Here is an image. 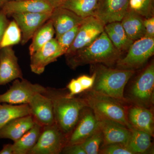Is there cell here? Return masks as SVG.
<instances>
[{"instance_id": "6da1fadb", "label": "cell", "mask_w": 154, "mask_h": 154, "mask_svg": "<svg viewBox=\"0 0 154 154\" xmlns=\"http://www.w3.org/2000/svg\"><path fill=\"white\" fill-rule=\"evenodd\" d=\"M122 54L104 30L90 45L66 56L68 65L75 69L87 64H102L110 66L121 58Z\"/></svg>"}, {"instance_id": "7a4b0ae2", "label": "cell", "mask_w": 154, "mask_h": 154, "mask_svg": "<svg viewBox=\"0 0 154 154\" xmlns=\"http://www.w3.org/2000/svg\"><path fill=\"white\" fill-rule=\"evenodd\" d=\"M42 94L52 101L55 123L68 137L76 125L82 111L87 107L85 102L82 98H69L66 94L54 88H46Z\"/></svg>"}, {"instance_id": "3957f363", "label": "cell", "mask_w": 154, "mask_h": 154, "mask_svg": "<svg viewBox=\"0 0 154 154\" xmlns=\"http://www.w3.org/2000/svg\"><path fill=\"white\" fill-rule=\"evenodd\" d=\"M96 79L90 90L99 94L126 102L125 98V88L135 71L132 70L113 69L102 64H94Z\"/></svg>"}, {"instance_id": "277c9868", "label": "cell", "mask_w": 154, "mask_h": 154, "mask_svg": "<svg viewBox=\"0 0 154 154\" xmlns=\"http://www.w3.org/2000/svg\"><path fill=\"white\" fill-rule=\"evenodd\" d=\"M82 98L99 119L113 120L129 129L131 128L128 119L127 110L122 105L124 102L91 90Z\"/></svg>"}, {"instance_id": "5b68a950", "label": "cell", "mask_w": 154, "mask_h": 154, "mask_svg": "<svg viewBox=\"0 0 154 154\" xmlns=\"http://www.w3.org/2000/svg\"><path fill=\"white\" fill-rule=\"evenodd\" d=\"M125 57L116 63L117 68L132 70L143 66L154 54V38L144 36L134 41Z\"/></svg>"}, {"instance_id": "8992f818", "label": "cell", "mask_w": 154, "mask_h": 154, "mask_svg": "<svg viewBox=\"0 0 154 154\" xmlns=\"http://www.w3.org/2000/svg\"><path fill=\"white\" fill-rule=\"evenodd\" d=\"M154 64H150L142 72L131 86L130 99L136 105L148 108L153 104Z\"/></svg>"}, {"instance_id": "52a82bcc", "label": "cell", "mask_w": 154, "mask_h": 154, "mask_svg": "<svg viewBox=\"0 0 154 154\" xmlns=\"http://www.w3.org/2000/svg\"><path fill=\"white\" fill-rule=\"evenodd\" d=\"M68 136L55 123L42 127L37 143L29 154H58L66 145Z\"/></svg>"}, {"instance_id": "ba28073f", "label": "cell", "mask_w": 154, "mask_h": 154, "mask_svg": "<svg viewBox=\"0 0 154 154\" xmlns=\"http://www.w3.org/2000/svg\"><path fill=\"white\" fill-rule=\"evenodd\" d=\"M46 88L38 84H33L25 79H17L7 92L0 94V103L12 105L28 104L37 93L43 94Z\"/></svg>"}, {"instance_id": "9c48e42d", "label": "cell", "mask_w": 154, "mask_h": 154, "mask_svg": "<svg viewBox=\"0 0 154 154\" xmlns=\"http://www.w3.org/2000/svg\"><path fill=\"white\" fill-rule=\"evenodd\" d=\"M105 25L102 21L94 16L84 19L74 41L65 55L71 54L90 45L105 30Z\"/></svg>"}, {"instance_id": "30bf717a", "label": "cell", "mask_w": 154, "mask_h": 154, "mask_svg": "<svg viewBox=\"0 0 154 154\" xmlns=\"http://www.w3.org/2000/svg\"><path fill=\"white\" fill-rule=\"evenodd\" d=\"M99 128V119L91 108L86 107L82 111L75 128L69 135L66 146L82 143Z\"/></svg>"}, {"instance_id": "8fae6325", "label": "cell", "mask_w": 154, "mask_h": 154, "mask_svg": "<svg viewBox=\"0 0 154 154\" xmlns=\"http://www.w3.org/2000/svg\"><path fill=\"white\" fill-rule=\"evenodd\" d=\"M63 54L57 39L53 38L30 55L31 71L36 74H41L48 64Z\"/></svg>"}, {"instance_id": "7c38bea8", "label": "cell", "mask_w": 154, "mask_h": 154, "mask_svg": "<svg viewBox=\"0 0 154 154\" xmlns=\"http://www.w3.org/2000/svg\"><path fill=\"white\" fill-rule=\"evenodd\" d=\"M51 13H23L11 15L21 30L20 42L22 45L32 38L36 30L49 20Z\"/></svg>"}, {"instance_id": "4fadbf2b", "label": "cell", "mask_w": 154, "mask_h": 154, "mask_svg": "<svg viewBox=\"0 0 154 154\" xmlns=\"http://www.w3.org/2000/svg\"><path fill=\"white\" fill-rule=\"evenodd\" d=\"M22 79L18 58L12 46L0 48V86Z\"/></svg>"}, {"instance_id": "5bb4252c", "label": "cell", "mask_w": 154, "mask_h": 154, "mask_svg": "<svg viewBox=\"0 0 154 154\" xmlns=\"http://www.w3.org/2000/svg\"><path fill=\"white\" fill-rule=\"evenodd\" d=\"M30 115L42 127L55 123L53 105L49 97L41 93L35 94L28 104Z\"/></svg>"}, {"instance_id": "9a60e30c", "label": "cell", "mask_w": 154, "mask_h": 154, "mask_svg": "<svg viewBox=\"0 0 154 154\" xmlns=\"http://www.w3.org/2000/svg\"><path fill=\"white\" fill-rule=\"evenodd\" d=\"M130 0H99L94 17L105 25L120 22L128 10Z\"/></svg>"}, {"instance_id": "2e32d148", "label": "cell", "mask_w": 154, "mask_h": 154, "mask_svg": "<svg viewBox=\"0 0 154 154\" xmlns=\"http://www.w3.org/2000/svg\"><path fill=\"white\" fill-rule=\"evenodd\" d=\"M54 9L46 0H18L6 3L0 10L11 16L14 14L51 13Z\"/></svg>"}, {"instance_id": "e0dca14e", "label": "cell", "mask_w": 154, "mask_h": 154, "mask_svg": "<svg viewBox=\"0 0 154 154\" xmlns=\"http://www.w3.org/2000/svg\"><path fill=\"white\" fill-rule=\"evenodd\" d=\"M99 120V128L104 138L102 145L119 143L127 145L131 134L129 128L113 120L106 119Z\"/></svg>"}, {"instance_id": "ac0fdd59", "label": "cell", "mask_w": 154, "mask_h": 154, "mask_svg": "<svg viewBox=\"0 0 154 154\" xmlns=\"http://www.w3.org/2000/svg\"><path fill=\"white\" fill-rule=\"evenodd\" d=\"M50 19L52 22L57 39L63 33L82 24L84 19L64 8L54 9Z\"/></svg>"}, {"instance_id": "d6986e66", "label": "cell", "mask_w": 154, "mask_h": 154, "mask_svg": "<svg viewBox=\"0 0 154 154\" xmlns=\"http://www.w3.org/2000/svg\"><path fill=\"white\" fill-rule=\"evenodd\" d=\"M127 117L130 124L136 129L142 131L152 136L154 133V117L152 110L135 105L127 111Z\"/></svg>"}, {"instance_id": "ffe728a7", "label": "cell", "mask_w": 154, "mask_h": 154, "mask_svg": "<svg viewBox=\"0 0 154 154\" xmlns=\"http://www.w3.org/2000/svg\"><path fill=\"white\" fill-rule=\"evenodd\" d=\"M35 122L31 115L12 119L0 130V139H7L16 141L31 129Z\"/></svg>"}, {"instance_id": "44dd1931", "label": "cell", "mask_w": 154, "mask_h": 154, "mask_svg": "<svg viewBox=\"0 0 154 154\" xmlns=\"http://www.w3.org/2000/svg\"><path fill=\"white\" fill-rule=\"evenodd\" d=\"M143 19L139 14L128 10L120 21L128 37L133 41L145 36Z\"/></svg>"}, {"instance_id": "7402d4cb", "label": "cell", "mask_w": 154, "mask_h": 154, "mask_svg": "<svg viewBox=\"0 0 154 154\" xmlns=\"http://www.w3.org/2000/svg\"><path fill=\"white\" fill-rule=\"evenodd\" d=\"M42 126L35 122L33 127L13 144L14 154H29L36 145Z\"/></svg>"}, {"instance_id": "603a6c76", "label": "cell", "mask_w": 154, "mask_h": 154, "mask_svg": "<svg viewBox=\"0 0 154 154\" xmlns=\"http://www.w3.org/2000/svg\"><path fill=\"white\" fill-rule=\"evenodd\" d=\"M131 134L127 146L134 154L146 153L152 146L150 134L136 129L131 125L130 128Z\"/></svg>"}, {"instance_id": "cb8c5ba5", "label": "cell", "mask_w": 154, "mask_h": 154, "mask_svg": "<svg viewBox=\"0 0 154 154\" xmlns=\"http://www.w3.org/2000/svg\"><path fill=\"white\" fill-rule=\"evenodd\" d=\"M99 0H67L60 7L72 11L83 19L94 16Z\"/></svg>"}, {"instance_id": "d4e9b609", "label": "cell", "mask_w": 154, "mask_h": 154, "mask_svg": "<svg viewBox=\"0 0 154 154\" xmlns=\"http://www.w3.org/2000/svg\"><path fill=\"white\" fill-rule=\"evenodd\" d=\"M28 115H30V111L28 104L0 103V130L12 119Z\"/></svg>"}, {"instance_id": "484cf974", "label": "cell", "mask_w": 154, "mask_h": 154, "mask_svg": "<svg viewBox=\"0 0 154 154\" xmlns=\"http://www.w3.org/2000/svg\"><path fill=\"white\" fill-rule=\"evenodd\" d=\"M54 34L55 30L52 22L49 19L36 30L32 37V42L29 48L30 55L52 39Z\"/></svg>"}, {"instance_id": "4316f807", "label": "cell", "mask_w": 154, "mask_h": 154, "mask_svg": "<svg viewBox=\"0 0 154 154\" xmlns=\"http://www.w3.org/2000/svg\"><path fill=\"white\" fill-rule=\"evenodd\" d=\"M21 30L14 20L9 22L0 42V48L12 46L21 42Z\"/></svg>"}, {"instance_id": "83f0119b", "label": "cell", "mask_w": 154, "mask_h": 154, "mask_svg": "<svg viewBox=\"0 0 154 154\" xmlns=\"http://www.w3.org/2000/svg\"><path fill=\"white\" fill-rule=\"evenodd\" d=\"M103 142V134L99 128L81 144L86 154H97Z\"/></svg>"}, {"instance_id": "f1b7e54d", "label": "cell", "mask_w": 154, "mask_h": 154, "mask_svg": "<svg viewBox=\"0 0 154 154\" xmlns=\"http://www.w3.org/2000/svg\"><path fill=\"white\" fill-rule=\"evenodd\" d=\"M128 10L143 18L154 16V0H130Z\"/></svg>"}, {"instance_id": "f546056e", "label": "cell", "mask_w": 154, "mask_h": 154, "mask_svg": "<svg viewBox=\"0 0 154 154\" xmlns=\"http://www.w3.org/2000/svg\"><path fill=\"white\" fill-rule=\"evenodd\" d=\"M80 25L81 24L63 33L57 39L58 43L61 49L63 52L64 54H66L68 50L74 41L79 29Z\"/></svg>"}, {"instance_id": "4dcf8cb0", "label": "cell", "mask_w": 154, "mask_h": 154, "mask_svg": "<svg viewBox=\"0 0 154 154\" xmlns=\"http://www.w3.org/2000/svg\"><path fill=\"white\" fill-rule=\"evenodd\" d=\"M99 154H134L127 146L119 143L102 145Z\"/></svg>"}, {"instance_id": "1f68e13d", "label": "cell", "mask_w": 154, "mask_h": 154, "mask_svg": "<svg viewBox=\"0 0 154 154\" xmlns=\"http://www.w3.org/2000/svg\"><path fill=\"white\" fill-rule=\"evenodd\" d=\"M105 31L116 48L122 53L127 51L131 45L125 42L118 35L105 25Z\"/></svg>"}, {"instance_id": "d6a6232c", "label": "cell", "mask_w": 154, "mask_h": 154, "mask_svg": "<svg viewBox=\"0 0 154 154\" xmlns=\"http://www.w3.org/2000/svg\"><path fill=\"white\" fill-rule=\"evenodd\" d=\"M110 28L113 32L118 35L125 42L131 45L134 42L127 35L124 28L122 25L121 22H114L105 25Z\"/></svg>"}, {"instance_id": "836d02e7", "label": "cell", "mask_w": 154, "mask_h": 154, "mask_svg": "<svg viewBox=\"0 0 154 154\" xmlns=\"http://www.w3.org/2000/svg\"><path fill=\"white\" fill-rule=\"evenodd\" d=\"M67 88L68 89L69 93L66 94V96L69 98L74 97L85 91L82 85L77 79H72L69 83Z\"/></svg>"}, {"instance_id": "e575fe53", "label": "cell", "mask_w": 154, "mask_h": 154, "mask_svg": "<svg viewBox=\"0 0 154 154\" xmlns=\"http://www.w3.org/2000/svg\"><path fill=\"white\" fill-rule=\"evenodd\" d=\"M96 79V73L94 72L91 76L83 75L80 76L77 79L79 82L84 91L89 90L93 88Z\"/></svg>"}, {"instance_id": "d590c367", "label": "cell", "mask_w": 154, "mask_h": 154, "mask_svg": "<svg viewBox=\"0 0 154 154\" xmlns=\"http://www.w3.org/2000/svg\"><path fill=\"white\" fill-rule=\"evenodd\" d=\"M61 153L66 154H86L81 143L66 146Z\"/></svg>"}, {"instance_id": "8d00e7d4", "label": "cell", "mask_w": 154, "mask_h": 154, "mask_svg": "<svg viewBox=\"0 0 154 154\" xmlns=\"http://www.w3.org/2000/svg\"><path fill=\"white\" fill-rule=\"evenodd\" d=\"M143 25L145 28L146 34L145 36L154 38V17L144 18Z\"/></svg>"}, {"instance_id": "74e56055", "label": "cell", "mask_w": 154, "mask_h": 154, "mask_svg": "<svg viewBox=\"0 0 154 154\" xmlns=\"http://www.w3.org/2000/svg\"><path fill=\"white\" fill-rule=\"evenodd\" d=\"M9 23L7 16L0 10V42Z\"/></svg>"}, {"instance_id": "f35d334b", "label": "cell", "mask_w": 154, "mask_h": 154, "mask_svg": "<svg viewBox=\"0 0 154 154\" xmlns=\"http://www.w3.org/2000/svg\"><path fill=\"white\" fill-rule=\"evenodd\" d=\"M0 154H14L13 144H7L4 145L2 149L0 151Z\"/></svg>"}, {"instance_id": "ab89813d", "label": "cell", "mask_w": 154, "mask_h": 154, "mask_svg": "<svg viewBox=\"0 0 154 154\" xmlns=\"http://www.w3.org/2000/svg\"><path fill=\"white\" fill-rule=\"evenodd\" d=\"M54 9L60 7L67 0H46Z\"/></svg>"}, {"instance_id": "60d3db41", "label": "cell", "mask_w": 154, "mask_h": 154, "mask_svg": "<svg viewBox=\"0 0 154 154\" xmlns=\"http://www.w3.org/2000/svg\"><path fill=\"white\" fill-rule=\"evenodd\" d=\"M18 1V0H0V9L2 8V7L6 3L8 2H11V1Z\"/></svg>"}]
</instances>
